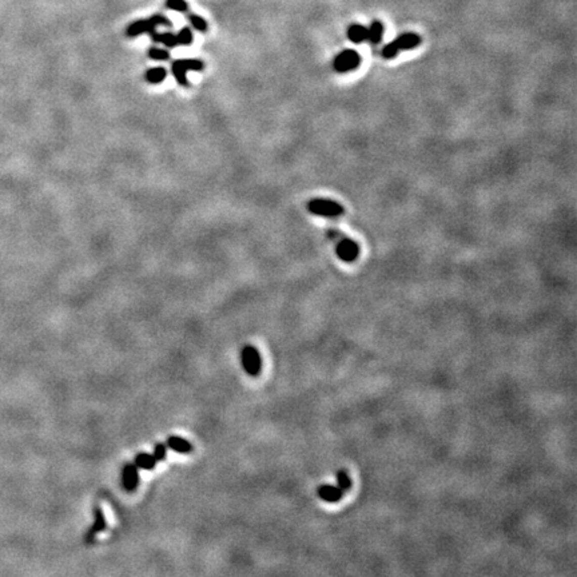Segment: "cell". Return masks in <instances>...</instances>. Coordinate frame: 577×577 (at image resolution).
<instances>
[{"label": "cell", "mask_w": 577, "mask_h": 577, "mask_svg": "<svg viewBox=\"0 0 577 577\" xmlns=\"http://www.w3.org/2000/svg\"><path fill=\"white\" fill-rule=\"evenodd\" d=\"M151 37L155 43H162L167 49H174L178 46V40H176V35L172 32H164V34H159L157 31H154L151 34Z\"/></svg>", "instance_id": "obj_15"}, {"label": "cell", "mask_w": 577, "mask_h": 577, "mask_svg": "<svg viewBox=\"0 0 577 577\" xmlns=\"http://www.w3.org/2000/svg\"><path fill=\"white\" fill-rule=\"evenodd\" d=\"M382 35H384V24L381 23V20H373V23L368 28L366 40L370 41V45L377 46L382 39Z\"/></svg>", "instance_id": "obj_13"}, {"label": "cell", "mask_w": 577, "mask_h": 577, "mask_svg": "<svg viewBox=\"0 0 577 577\" xmlns=\"http://www.w3.org/2000/svg\"><path fill=\"white\" fill-rule=\"evenodd\" d=\"M193 32L189 27H183L182 30L179 31L176 34V40H178V46H190L193 43Z\"/></svg>", "instance_id": "obj_19"}, {"label": "cell", "mask_w": 577, "mask_h": 577, "mask_svg": "<svg viewBox=\"0 0 577 577\" xmlns=\"http://www.w3.org/2000/svg\"><path fill=\"white\" fill-rule=\"evenodd\" d=\"M147 55L154 60H168V58H170V54H168L167 50L158 49V47H151L149 50Z\"/></svg>", "instance_id": "obj_21"}, {"label": "cell", "mask_w": 577, "mask_h": 577, "mask_svg": "<svg viewBox=\"0 0 577 577\" xmlns=\"http://www.w3.org/2000/svg\"><path fill=\"white\" fill-rule=\"evenodd\" d=\"M347 37H349L350 41H353L356 45H361L368 37V28L362 24H351L347 28Z\"/></svg>", "instance_id": "obj_12"}, {"label": "cell", "mask_w": 577, "mask_h": 577, "mask_svg": "<svg viewBox=\"0 0 577 577\" xmlns=\"http://www.w3.org/2000/svg\"><path fill=\"white\" fill-rule=\"evenodd\" d=\"M187 19L191 23V26L197 31H199V32H206L207 31V22L202 16L197 15V14H189Z\"/></svg>", "instance_id": "obj_17"}, {"label": "cell", "mask_w": 577, "mask_h": 577, "mask_svg": "<svg viewBox=\"0 0 577 577\" xmlns=\"http://www.w3.org/2000/svg\"><path fill=\"white\" fill-rule=\"evenodd\" d=\"M360 63H361V56H360V54L357 51H354V50H345V51H341L338 55L335 56L333 66H334L337 72L345 74V72H350V71L358 68Z\"/></svg>", "instance_id": "obj_5"}, {"label": "cell", "mask_w": 577, "mask_h": 577, "mask_svg": "<svg viewBox=\"0 0 577 577\" xmlns=\"http://www.w3.org/2000/svg\"><path fill=\"white\" fill-rule=\"evenodd\" d=\"M167 76V71L163 67H154L146 71L145 79L146 82L151 83V84H158V83L163 82L164 79Z\"/></svg>", "instance_id": "obj_16"}, {"label": "cell", "mask_w": 577, "mask_h": 577, "mask_svg": "<svg viewBox=\"0 0 577 577\" xmlns=\"http://www.w3.org/2000/svg\"><path fill=\"white\" fill-rule=\"evenodd\" d=\"M307 210L314 215L325 216V218H335V216L342 215L345 211L343 206L339 205L338 202L326 199V198H314L309 201Z\"/></svg>", "instance_id": "obj_2"}, {"label": "cell", "mask_w": 577, "mask_h": 577, "mask_svg": "<svg viewBox=\"0 0 577 577\" xmlns=\"http://www.w3.org/2000/svg\"><path fill=\"white\" fill-rule=\"evenodd\" d=\"M134 464L138 466V469L153 470L155 468V465H157V460L154 458L153 455L142 452V453H138V455L135 456Z\"/></svg>", "instance_id": "obj_14"}, {"label": "cell", "mask_w": 577, "mask_h": 577, "mask_svg": "<svg viewBox=\"0 0 577 577\" xmlns=\"http://www.w3.org/2000/svg\"><path fill=\"white\" fill-rule=\"evenodd\" d=\"M157 31V26L154 24L151 19H142V20H135L126 28V35L128 37H137L143 34H153Z\"/></svg>", "instance_id": "obj_9"}, {"label": "cell", "mask_w": 577, "mask_h": 577, "mask_svg": "<svg viewBox=\"0 0 577 577\" xmlns=\"http://www.w3.org/2000/svg\"><path fill=\"white\" fill-rule=\"evenodd\" d=\"M151 20L154 22V24L155 26H164V27H171V22H170V19H167L164 15H160V14H155V15L151 16Z\"/></svg>", "instance_id": "obj_23"}, {"label": "cell", "mask_w": 577, "mask_h": 577, "mask_svg": "<svg viewBox=\"0 0 577 577\" xmlns=\"http://www.w3.org/2000/svg\"><path fill=\"white\" fill-rule=\"evenodd\" d=\"M166 455H167V447H166L164 443L158 442L157 445L154 447V453H153L154 458L157 460V462H160L166 458Z\"/></svg>", "instance_id": "obj_22"}, {"label": "cell", "mask_w": 577, "mask_h": 577, "mask_svg": "<svg viewBox=\"0 0 577 577\" xmlns=\"http://www.w3.org/2000/svg\"><path fill=\"white\" fill-rule=\"evenodd\" d=\"M242 368L250 377L259 376L262 370V358L258 349L253 345H246L241 353Z\"/></svg>", "instance_id": "obj_4"}, {"label": "cell", "mask_w": 577, "mask_h": 577, "mask_svg": "<svg viewBox=\"0 0 577 577\" xmlns=\"http://www.w3.org/2000/svg\"><path fill=\"white\" fill-rule=\"evenodd\" d=\"M139 469L135 464H126L122 472L123 488L127 492H134L139 485Z\"/></svg>", "instance_id": "obj_8"}, {"label": "cell", "mask_w": 577, "mask_h": 577, "mask_svg": "<svg viewBox=\"0 0 577 577\" xmlns=\"http://www.w3.org/2000/svg\"><path fill=\"white\" fill-rule=\"evenodd\" d=\"M421 45V36L414 32H405L397 36L394 40L387 43L382 49V56L385 59H393L398 55L401 51L406 50H413Z\"/></svg>", "instance_id": "obj_1"}, {"label": "cell", "mask_w": 577, "mask_h": 577, "mask_svg": "<svg viewBox=\"0 0 577 577\" xmlns=\"http://www.w3.org/2000/svg\"><path fill=\"white\" fill-rule=\"evenodd\" d=\"M203 68H205L203 62L198 59H179L171 64V72L175 80L182 87H189L186 78L187 71H202Z\"/></svg>", "instance_id": "obj_3"}, {"label": "cell", "mask_w": 577, "mask_h": 577, "mask_svg": "<svg viewBox=\"0 0 577 577\" xmlns=\"http://www.w3.org/2000/svg\"><path fill=\"white\" fill-rule=\"evenodd\" d=\"M93 513H94V522L93 525H91V528L87 530L86 536H84V541L88 544H91L94 540H95V537H97L98 533L103 532V530L107 529V521H106L105 513H103L102 508L99 507V505H95L93 509Z\"/></svg>", "instance_id": "obj_7"}, {"label": "cell", "mask_w": 577, "mask_h": 577, "mask_svg": "<svg viewBox=\"0 0 577 577\" xmlns=\"http://www.w3.org/2000/svg\"><path fill=\"white\" fill-rule=\"evenodd\" d=\"M166 447L168 449H171V451L176 452V453H181V455H189V453H191L194 451L191 442H189L187 439L179 436H168Z\"/></svg>", "instance_id": "obj_11"}, {"label": "cell", "mask_w": 577, "mask_h": 577, "mask_svg": "<svg viewBox=\"0 0 577 577\" xmlns=\"http://www.w3.org/2000/svg\"><path fill=\"white\" fill-rule=\"evenodd\" d=\"M335 253L343 262H354L360 254V246L356 241L349 238H341L335 247Z\"/></svg>", "instance_id": "obj_6"}, {"label": "cell", "mask_w": 577, "mask_h": 577, "mask_svg": "<svg viewBox=\"0 0 577 577\" xmlns=\"http://www.w3.org/2000/svg\"><path fill=\"white\" fill-rule=\"evenodd\" d=\"M345 492L339 488L338 485H332V484H322L317 488V496L321 500H324L325 503H338L339 500L342 499Z\"/></svg>", "instance_id": "obj_10"}, {"label": "cell", "mask_w": 577, "mask_h": 577, "mask_svg": "<svg viewBox=\"0 0 577 577\" xmlns=\"http://www.w3.org/2000/svg\"><path fill=\"white\" fill-rule=\"evenodd\" d=\"M335 478H337V485H338L339 488L342 489L343 492H347L350 488H351V478H350V476L345 472V470L342 469L338 470Z\"/></svg>", "instance_id": "obj_18"}, {"label": "cell", "mask_w": 577, "mask_h": 577, "mask_svg": "<svg viewBox=\"0 0 577 577\" xmlns=\"http://www.w3.org/2000/svg\"><path fill=\"white\" fill-rule=\"evenodd\" d=\"M166 7L182 14L189 11V4L186 3V0H166Z\"/></svg>", "instance_id": "obj_20"}]
</instances>
